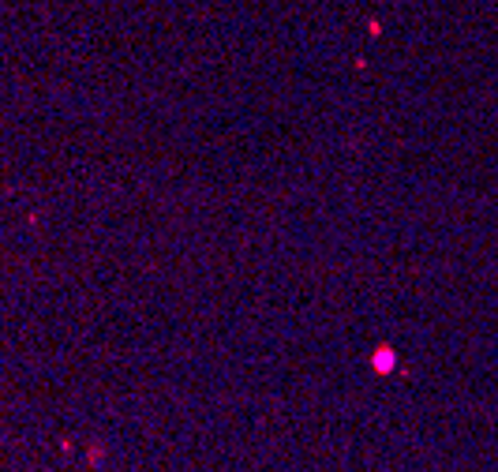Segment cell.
<instances>
[{
    "instance_id": "1",
    "label": "cell",
    "mask_w": 498,
    "mask_h": 472,
    "mask_svg": "<svg viewBox=\"0 0 498 472\" xmlns=\"http://www.w3.org/2000/svg\"><path fill=\"white\" fill-rule=\"evenodd\" d=\"M375 368L389 371V368H394V353H389V349H378V353H375Z\"/></svg>"
}]
</instances>
